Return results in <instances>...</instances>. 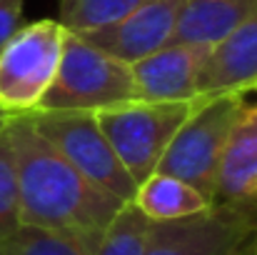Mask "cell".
<instances>
[{"label":"cell","mask_w":257,"mask_h":255,"mask_svg":"<svg viewBox=\"0 0 257 255\" xmlns=\"http://www.w3.org/2000/svg\"><path fill=\"white\" fill-rule=\"evenodd\" d=\"M8 135L15 155L20 223L73 238L95 253L125 203L78 173L38 133L28 115L10 118Z\"/></svg>","instance_id":"cell-1"},{"label":"cell","mask_w":257,"mask_h":255,"mask_svg":"<svg viewBox=\"0 0 257 255\" xmlns=\"http://www.w3.org/2000/svg\"><path fill=\"white\" fill-rule=\"evenodd\" d=\"M242 108L245 95H215L195 100L190 115L175 133L155 173L172 175L192 185L212 203L220 160Z\"/></svg>","instance_id":"cell-2"},{"label":"cell","mask_w":257,"mask_h":255,"mask_svg":"<svg viewBox=\"0 0 257 255\" xmlns=\"http://www.w3.org/2000/svg\"><path fill=\"white\" fill-rule=\"evenodd\" d=\"M138 100L130 65L65 30L60 65L35 113H100Z\"/></svg>","instance_id":"cell-3"},{"label":"cell","mask_w":257,"mask_h":255,"mask_svg":"<svg viewBox=\"0 0 257 255\" xmlns=\"http://www.w3.org/2000/svg\"><path fill=\"white\" fill-rule=\"evenodd\" d=\"M195 103L130 100L95 113L102 135L135 185L150 178Z\"/></svg>","instance_id":"cell-4"},{"label":"cell","mask_w":257,"mask_h":255,"mask_svg":"<svg viewBox=\"0 0 257 255\" xmlns=\"http://www.w3.org/2000/svg\"><path fill=\"white\" fill-rule=\"evenodd\" d=\"M63 40L65 28L53 18L25 23L8 40L0 50V110L5 115L38 110L58 73Z\"/></svg>","instance_id":"cell-5"},{"label":"cell","mask_w":257,"mask_h":255,"mask_svg":"<svg viewBox=\"0 0 257 255\" xmlns=\"http://www.w3.org/2000/svg\"><path fill=\"white\" fill-rule=\"evenodd\" d=\"M30 123L38 133L78 170L92 185L105 190L107 195L130 203L135 198L138 185L117 160L107 138L102 135L95 113H30Z\"/></svg>","instance_id":"cell-6"},{"label":"cell","mask_w":257,"mask_h":255,"mask_svg":"<svg viewBox=\"0 0 257 255\" xmlns=\"http://www.w3.org/2000/svg\"><path fill=\"white\" fill-rule=\"evenodd\" d=\"M257 213L212 203L207 210L153 223L145 255H255Z\"/></svg>","instance_id":"cell-7"},{"label":"cell","mask_w":257,"mask_h":255,"mask_svg":"<svg viewBox=\"0 0 257 255\" xmlns=\"http://www.w3.org/2000/svg\"><path fill=\"white\" fill-rule=\"evenodd\" d=\"M180 5L182 0H148L122 20L78 38L125 65H135L138 60L170 45Z\"/></svg>","instance_id":"cell-8"},{"label":"cell","mask_w":257,"mask_h":255,"mask_svg":"<svg viewBox=\"0 0 257 255\" xmlns=\"http://www.w3.org/2000/svg\"><path fill=\"white\" fill-rule=\"evenodd\" d=\"M207 48L170 43L158 53L130 65L138 100L148 103H195L197 80Z\"/></svg>","instance_id":"cell-9"},{"label":"cell","mask_w":257,"mask_h":255,"mask_svg":"<svg viewBox=\"0 0 257 255\" xmlns=\"http://www.w3.org/2000/svg\"><path fill=\"white\" fill-rule=\"evenodd\" d=\"M257 88V13L237 25L225 40L210 48L200 80L197 100L215 95H247Z\"/></svg>","instance_id":"cell-10"},{"label":"cell","mask_w":257,"mask_h":255,"mask_svg":"<svg viewBox=\"0 0 257 255\" xmlns=\"http://www.w3.org/2000/svg\"><path fill=\"white\" fill-rule=\"evenodd\" d=\"M212 203L257 213V103H245L230 133Z\"/></svg>","instance_id":"cell-11"},{"label":"cell","mask_w":257,"mask_h":255,"mask_svg":"<svg viewBox=\"0 0 257 255\" xmlns=\"http://www.w3.org/2000/svg\"><path fill=\"white\" fill-rule=\"evenodd\" d=\"M257 13V0H182L170 43L215 48Z\"/></svg>","instance_id":"cell-12"},{"label":"cell","mask_w":257,"mask_h":255,"mask_svg":"<svg viewBox=\"0 0 257 255\" xmlns=\"http://www.w3.org/2000/svg\"><path fill=\"white\" fill-rule=\"evenodd\" d=\"M130 203L153 223L182 220V218L197 215L212 205L192 185H187L172 175H163V173H153L150 178H145L138 185L135 198Z\"/></svg>","instance_id":"cell-13"},{"label":"cell","mask_w":257,"mask_h":255,"mask_svg":"<svg viewBox=\"0 0 257 255\" xmlns=\"http://www.w3.org/2000/svg\"><path fill=\"white\" fill-rule=\"evenodd\" d=\"M145 3L148 0H60L58 23L73 35H87L122 20Z\"/></svg>","instance_id":"cell-14"},{"label":"cell","mask_w":257,"mask_h":255,"mask_svg":"<svg viewBox=\"0 0 257 255\" xmlns=\"http://www.w3.org/2000/svg\"><path fill=\"white\" fill-rule=\"evenodd\" d=\"M153 220L145 218L133 203H125L107 225L92 255H145Z\"/></svg>","instance_id":"cell-15"},{"label":"cell","mask_w":257,"mask_h":255,"mask_svg":"<svg viewBox=\"0 0 257 255\" xmlns=\"http://www.w3.org/2000/svg\"><path fill=\"white\" fill-rule=\"evenodd\" d=\"M0 255H92L83 243L35 225H20L0 240Z\"/></svg>","instance_id":"cell-16"},{"label":"cell","mask_w":257,"mask_h":255,"mask_svg":"<svg viewBox=\"0 0 257 255\" xmlns=\"http://www.w3.org/2000/svg\"><path fill=\"white\" fill-rule=\"evenodd\" d=\"M10 123V120H8ZM20 198H18V175H15V155L5 130H0V240L20 228Z\"/></svg>","instance_id":"cell-17"},{"label":"cell","mask_w":257,"mask_h":255,"mask_svg":"<svg viewBox=\"0 0 257 255\" xmlns=\"http://www.w3.org/2000/svg\"><path fill=\"white\" fill-rule=\"evenodd\" d=\"M23 10H25V0H0V50L25 25Z\"/></svg>","instance_id":"cell-18"},{"label":"cell","mask_w":257,"mask_h":255,"mask_svg":"<svg viewBox=\"0 0 257 255\" xmlns=\"http://www.w3.org/2000/svg\"><path fill=\"white\" fill-rule=\"evenodd\" d=\"M8 120H10V115H5V113L0 110V130H5V125H8Z\"/></svg>","instance_id":"cell-19"},{"label":"cell","mask_w":257,"mask_h":255,"mask_svg":"<svg viewBox=\"0 0 257 255\" xmlns=\"http://www.w3.org/2000/svg\"><path fill=\"white\" fill-rule=\"evenodd\" d=\"M255 93H257V88H255Z\"/></svg>","instance_id":"cell-20"},{"label":"cell","mask_w":257,"mask_h":255,"mask_svg":"<svg viewBox=\"0 0 257 255\" xmlns=\"http://www.w3.org/2000/svg\"><path fill=\"white\" fill-rule=\"evenodd\" d=\"M255 255H257V250H255Z\"/></svg>","instance_id":"cell-21"}]
</instances>
